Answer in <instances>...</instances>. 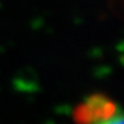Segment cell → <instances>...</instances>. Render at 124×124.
<instances>
[{"instance_id": "6da1fadb", "label": "cell", "mask_w": 124, "mask_h": 124, "mask_svg": "<svg viewBox=\"0 0 124 124\" xmlns=\"http://www.w3.org/2000/svg\"><path fill=\"white\" fill-rule=\"evenodd\" d=\"M93 124H124V120H123L121 112L117 109L112 116H109L106 119H102V120H99V121H95V123H93Z\"/></svg>"}]
</instances>
